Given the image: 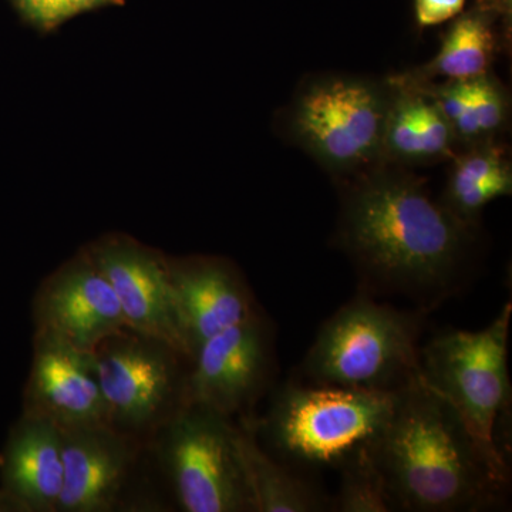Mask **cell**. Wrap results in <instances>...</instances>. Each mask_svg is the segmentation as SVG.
<instances>
[{
	"label": "cell",
	"instance_id": "1",
	"mask_svg": "<svg viewBox=\"0 0 512 512\" xmlns=\"http://www.w3.org/2000/svg\"><path fill=\"white\" fill-rule=\"evenodd\" d=\"M470 231L413 175L375 171L346 198L340 234L380 284L436 296L450 291Z\"/></svg>",
	"mask_w": 512,
	"mask_h": 512
},
{
	"label": "cell",
	"instance_id": "2",
	"mask_svg": "<svg viewBox=\"0 0 512 512\" xmlns=\"http://www.w3.org/2000/svg\"><path fill=\"white\" fill-rule=\"evenodd\" d=\"M375 454L397 510L474 511L504 488L453 407L420 372L399 390Z\"/></svg>",
	"mask_w": 512,
	"mask_h": 512
},
{
	"label": "cell",
	"instance_id": "3",
	"mask_svg": "<svg viewBox=\"0 0 512 512\" xmlns=\"http://www.w3.org/2000/svg\"><path fill=\"white\" fill-rule=\"evenodd\" d=\"M511 318L508 302L487 328L446 330L420 349L421 379L453 407L504 487L510 476Z\"/></svg>",
	"mask_w": 512,
	"mask_h": 512
},
{
	"label": "cell",
	"instance_id": "4",
	"mask_svg": "<svg viewBox=\"0 0 512 512\" xmlns=\"http://www.w3.org/2000/svg\"><path fill=\"white\" fill-rule=\"evenodd\" d=\"M416 316L369 298L326 320L303 360L312 384L397 392L420 372Z\"/></svg>",
	"mask_w": 512,
	"mask_h": 512
},
{
	"label": "cell",
	"instance_id": "5",
	"mask_svg": "<svg viewBox=\"0 0 512 512\" xmlns=\"http://www.w3.org/2000/svg\"><path fill=\"white\" fill-rule=\"evenodd\" d=\"M397 392L289 384L261 423L272 446L298 463L339 467L375 444L396 407Z\"/></svg>",
	"mask_w": 512,
	"mask_h": 512
},
{
	"label": "cell",
	"instance_id": "6",
	"mask_svg": "<svg viewBox=\"0 0 512 512\" xmlns=\"http://www.w3.org/2000/svg\"><path fill=\"white\" fill-rule=\"evenodd\" d=\"M94 362L107 423L143 446L191 404V360L163 340L127 329L103 340Z\"/></svg>",
	"mask_w": 512,
	"mask_h": 512
},
{
	"label": "cell",
	"instance_id": "7",
	"mask_svg": "<svg viewBox=\"0 0 512 512\" xmlns=\"http://www.w3.org/2000/svg\"><path fill=\"white\" fill-rule=\"evenodd\" d=\"M185 512H252L231 419L188 404L147 446Z\"/></svg>",
	"mask_w": 512,
	"mask_h": 512
},
{
	"label": "cell",
	"instance_id": "8",
	"mask_svg": "<svg viewBox=\"0 0 512 512\" xmlns=\"http://www.w3.org/2000/svg\"><path fill=\"white\" fill-rule=\"evenodd\" d=\"M393 86L325 77L309 84L292 111V133L316 160L335 173L362 170L383 156Z\"/></svg>",
	"mask_w": 512,
	"mask_h": 512
},
{
	"label": "cell",
	"instance_id": "9",
	"mask_svg": "<svg viewBox=\"0 0 512 512\" xmlns=\"http://www.w3.org/2000/svg\"><path fill=\"white\" fill-rule=\"evenodd\" d=\"M84 248L116 293L130 328L163 340L191 360L178 318L168 255L123 232L101 235Z\"/></svg>",
	"mask_w": 512,
	"mask_h": 512
},
{
	"label": "cell",
	"instance_id": "10",
	"mask_svg": "<svg viewBox=\"0 0 512 512\" xmlns=\"http://www.w3.org/2000/svg\"><path fill=\"white\" fill-rule=\"evenodd\" d=\"M35 332L46 333L84 352L131 329L119 299L86 248L46 276L33 299Z\"/></svg>",
	"mask_w": 512,
	"mask_h": 512
},
{
	"label": "cell",
	"instance_id": "11",
	"mask_svg": "<svg viewBox=\"0 0 512 512\" xmlns=\"http://www.w3.org/2000/svg\"><path fill=\"white\" fill-rule=\"evenodd\" d=\"M271 352L268 323L259 312L205 340L191 359L190 402L231 419L264 389Z\"/></svg>",
	"mask_w": 512,
	"mask_h": 512
},
{
	"label": "cell",
	"instance_id": "12",
	"mask_svg": "<svg viewBox=\"0 0 512 512\" xmlns=\"http://www.w3.org/2000/svg\"><path fill=\"white\" fill-rule=\"evenodd\" d=\"M63 488L56 512L120 511L143 444L107 426L60 429Z\"/></svg>",
	"mask_w": 512,
	"mask_h": 512
},
{
	"label": "cell",
	"instance_id": "13",
	"mask_svg": "<svg viewBox=\"0 0 512 512\" xmlns=\"http://www.w3.org/2000/svg\"><path fill=\"white\" fill-rule=\"evenodd\" d=\"M23 414L52 421L59 429L109 426L94 352L35 332Z\"/></svg>",
	"mask_w": 512,
	"mask_h": 512
},
{
	"label": "cell",
	"instance_id": "14",
	"mask_svg": "<svg viewBox=\"0 0 512 512\" xmlns=\"http://www.w3.org/2000/svg\"><path fill=\"white\" fill-rule=\"evenodd\" d=\"M168 272L191 359L205 340L258 312L247 282L227 259L168 255Z\"/></svg>",
	"mask_w": 512,
	"mask_h": 512
},
{
	"label": "cell",
	"instance_id": "15",
	"mask_svg": "<svg viewBox=\"0 0 512 512\" xmlns=\"http://www.w3.org/2000/svg\"><path fill=\"white\" fill-rule=\"evenodd\" d=\"M2 487L29 512H56L63 488L62 431L52 421L22 414L3 448Z\"/></svg>",
	"mask_w": 512,
	"mask_h": 512
},
{
	"label": "cell",
	"instance_id": "16",
	"mask_svg": "<svg viewBox=\"0 0 512 512\" xmlns=\"http://www.w3.org/2000/svg\"><path fill=\"white\" fill-rule=\"evenodd\" d=\"M392 86L383 156L402 164H431L450 157L458 140L439 107L404 79Z\"/></svg>",
	"mask_w": 512,
	"mask_h": 512
},
{
	"label": "cell",
	"instance_id": "17",
	"mask_svg": "<svg viewBox=\"0 0 512 512\" xmlns=\"http://www.w3.org/2000/svg\"><path fill=\"white\" fill-rule=\"evenodd\" d=\"M412 83L439 107L457 140L468 144L491 141L508 119V97L490 73L444 84Z\"/></svg>",
	"mask_w": 512,
	"mask_h": 512
},
{
	"label": "cell",
	"instance_id": "18",
	"mask_svg": "<svg viewBox=\"0 0 512 512\" xmlns=\"http://www.w3.org/2000/svg\"><path fill=\"white\" fill-rule=\"evenodd\" d=\"M470 146L454 161L441 204L471 229L490 202L511 195L512 171L503 148L493 140Z\"/></svg>",
	"mask_w": 512,
	"mask_h": 512
},
{
	"label": "cell",
	"instance_id": "19",
	"mask_svg": "<svg viewBox=\"0 0 512 512\" xmlns=\"http://www.w3.org/2000/svg\"><path fill=\"white\" fill-rule=\"evenodd\" d=\"M237 446L252 512L322 510V498L311 485L279 466L259 447L251 421L237 427Z\"/></svg>",
	"mask_w": 512,
	"mask_h": 512
},
{
	"label": "cell",
	"instance_id": "20",
	"mask_svg": "<svg viewBox=\"0 0 512 512\" xmlns=\"http://www.w3.org/2000/svg\"><path fill=\"white\" fill-rule=\"evenodd\" d=\"M495 33L488 5L464 13L448 29L439 55L434 57L410 82L423 83L430 79H476L490 73L494 62Z\"/></svg>",
	"mask_w": 512,
	"mask_h": 512
},
{
	"label": "cell",
	"instance_id": "21",
	"mask_svg": "<svg viewBox=\"0 0 512 512\" xmlns=\"http://www.w3.org/2000/svg\"><path fill=\"white\" fill-rule=\"evenodd\" d=\"M342 471L335 510L389 512L397 510L389 484L377 461L375 444L362 448L339 466Z\"/></svg>",
	"mask_w": 512,
	"mask_h": 512
},
{
	"label": "cell",
	"instance_id": "22",
	"mask_svg": "<svg viewBox=\"0 0 512 512\" xmlns=\"http://www.w3.org/2000/svg\"><path fill=\"white\" fill-rule=\"evenodd\" d=\"M20 22L37 35L49 36L84 13L123 8L126 0H9Z\"/></svg>",
	"mask_w": 512,
	"mask_h": 512
},
{
	"label": "cell",
	"instance_id": "23",
	"mask_svg": "<svg viewBox=\"0 0 512 512\" xmlns=\"http://www.w3.org/2000/svg\"><path fill=\"white\" fill-rule=\"evenodd\" d=\"M466 0H414V12L421 28L441 25L463 12Z\"/></svg>",
	"mask_w": 512,
	"mask_h": 512
},
{
	"label": "cell",
	"instance_id": "24",
	"mask_svg": "<svg viewBox=\"0 0 512 512\" xmlns=\"http://www.w3.org/2000/svg\"><path fill=\"white\" fill-rule=\"evenodd\" d=\"M0 512H29V508L16 495L2 487L0 488Z\"/></svg>",
	"mask_w": 512,
	"mask_h": 512
}]
</instances>
